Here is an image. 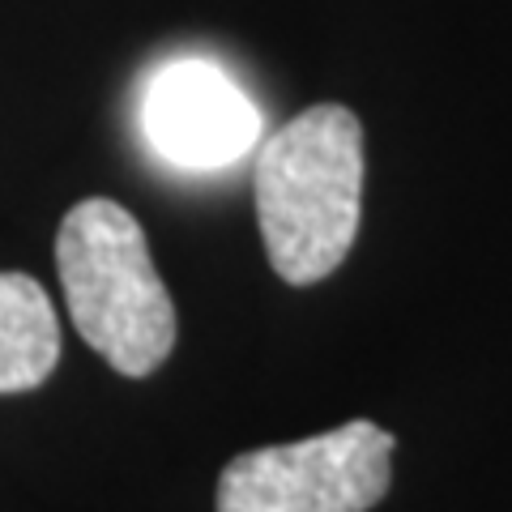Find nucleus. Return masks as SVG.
I'll return each mask as SVG.
<instances>
[{"mask_svg": "<svg viewBox=\"0 0 512 512\" xmlns=\"http://www.w3.org/2000/svg\"><path fill=\"white\" fill-rule=\"evenodd\" d=\"M64 303L90 350L120 376H150L175 346V303L150 261L141 222L120 201L90 197L56 231Z\"/></svg>", "mask_w": 512, "mask_h": 512, "instance_id": "f03ea898", "label": "nucleus"}, {"mask_svg": "<svg viewBox=\"0 0 512 512\" xmlns=\"http://www.w3.org/2000/svg\"><path fill=\"white\" fill-rule=\"evenodd\" d=\"M256 222L274 274L291 286L325 282L359 235L363 124L342 103L286 120L256 158Z\"/></svg>", "mask_w": 512, "mask_h": 512, "instance_id": "f257e3e1", "label": "nucleus"}, {"mask_svg": "<svg viewBox=\"0 0 512 512\" xmlns=\"http://www.w3.org/2000/svg\"><path fill=\"white\" fill-rule=\"evenodd\" d=\"M60 363V320L30 274H0V397L30 393Z\"/></svg>", "mask_w": 512, "mask_h": 512, "instance_id": "39448f33", "label": "nucleus"}, {"mask_svg": "<svg viewBox=\"0 0 512 512\" xmlns=\"http://www.w3.org/2000/svg\"><path fill=\"white\" fill-rule=\"evenodd\" d=\"M393 431L350 419L295 444L252 448L218 474V512H367L393 483Z\"/></svg>", "mask_w": 512, "mask_h": 512, "instance_id": "7ed1b4c3", "label": "nucleus"}, {"mask_svg": "<svg viewBox=\"0 0 512 512\" xmlns=\"http://www.w3.org/2000/svg\"><path fill=\"white\" fill-rule=\"evenodd\" d=\"M150 146L175 167L214 171L244 158L261 137V116L210 60H175L154 73L141 99Z\"/></svg>", "mask_w": 512, "mask_h": 512, "instance_id": "20e7f679", "label": "nucleus"}]
</instances>
